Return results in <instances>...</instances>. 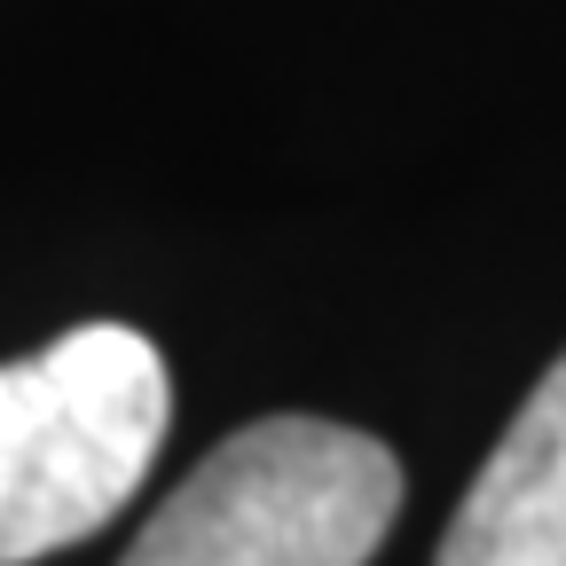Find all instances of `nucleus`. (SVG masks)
Wrapping results in <instances>:
<instances>
[{"label":"nucleus","instance_id":"7ed1b4c3","mask_svg":"<svg viewBox=\"0 0 566 566\" xmlns=\"http://www.w3.org/2000/svg\"><path fill=\"white\" fill-rule=\"evenodd\" d=\"M433 566H566V354L464 488Z\"/></svg>","mask_w":566,"mask_h":566},{"label":"nucleus","instance_id":"f03ea898","mask_svg":"<svg viewBox=\"0 0 566 566\" xmlns=\"http://www.w3.org/2000/svg\"><path fill=\"white\" fill-rule=\"evenodd\" d=\"M394 512L386 441L331 417H260L166 495L118 566H370Z\"/></svg>","mask_w":566,"mask_h":566},{"label":"nucleus","instance_id":"f257e3e1","mask_svg":"<svg viewBox=\"0 0 566 566\" xmlns=\"http://www.w3.org/2000/svg\"><path fill=\"white\" fill-rule=\"evenodd\" d=\"M166 424V354L126 323H80L0 363V566L87 543L150 480Z\"/></svg>","mask_w":566,"mask_h":566}]
</instances>
